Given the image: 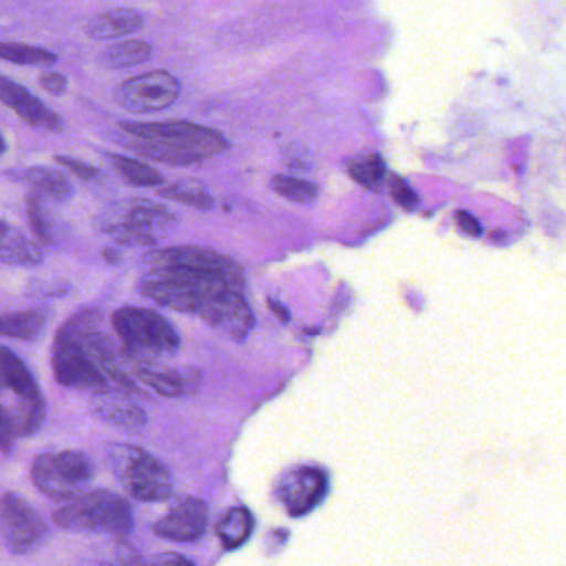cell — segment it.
Masks as SVG:
<instances>
[{"instance_id":"cell-1","label":"cell","mask_w":566,"mask_h":566,"mask_svg":"<svg viewBox=\"0 0 566 566\" xmlns=\"http://www.w3.org/2000/svg\"><path fill=\"white\" fill-rule=\"evenodd\" d=\"M142 264L138 290L154 303L197 314L234 340H243L253 327L243 270L231 258L207 248L174 247L147 254Z\"/></svg>"},{"instance_id":"cell-2","label":"cell","mask_w":566,"mask_h":566,"mask_svg":"<svg viewBox=\"0 0 566 566\" xmlns=\"http://www.w3.org/2000/svg\"><path fill=\"white\" fill-rule=\"evenodd\" d=\"M102 313L84 310L59 331L52 353V369L61 386L105 394L112 384L132 389L111 337L101 329Z\"/></svg>"},{"instance_id":"cell-3","label":"cell","mask_w":566,"mask_h":566,"mask_svg":"<svg viewBox=\"0 0 566 566\" xmlns=\"http://www.w3.org/2000/svg\"><path fill=\"white\" fill-rule=\"evenodd\" d=\"M122 144L127 150L171 167H190L227 150L220 132L190 122H124Z\"/></svg>"},{"instance_id":"cell-4","label":"cell","mask_w":566,"mask_h":566,"mask_svg":"<svg viewBox=\"0 0 566 566\" xmlns=\"http://www.w3.org/2000/svg\"><path fill=\"white\" fill-rule=\"evenodd\" d=\"M111 323L120 339L122 354L140 367H150L155 360L174 356L180 349V336L157 311L120 307L112 314Z\"/></svg>"},{"instance_id":"cell-5","label":"cell","mask_w":566,"mask_h":566,"mask_svg":"<svg viewBox=\"0 0 566 566\" xmlns=\"http://www.w3.org/2000/svg\"><path fill=\"white\" fill-rule=\"evenodd\" d=\"M177 214L147 198H128L111 205L97 220L98 230L125 247H155L158 237L174 230Z\"/></svg>"},{"instance_id":"cell-6","label":"cell","mask_w":566,"mask_h":566,"mask_svg":"<svg viewBox=\"0 0 566 566\" xmlns=\"http://www.w3.org/2000/svg\"><path fill=\"white\" fill-rule=\"evenodd\" d=\"M54 522L69 532L98 533L118 538L127 536L134 528L130 503L108 490L82 493L54 513Z\"/></svg>"},{"instance_id":"cell-7","label":"cell","mask_w":566,"mask_h":566,"mask_svg":"<svg viewBox=\"0 0 566 566\" xmlns=\"http://www.w3.org/2000/svg\"><path fill=\"white\" fill-rule=\"evenodd\" d=\"M112 470L125 492L137 502H161L171 495L170 470L147 450L128 443H114L108 450Z\"/></svg>"},{"instance_id":"cell-8","label":"cell","mask_w":566,"mask_h":566,"mask_svg":"<svg viewBox=\"0 0 566 566\" xmlns=\"http://www.w3.org/2000/svg\"><path fill=\"white\" fill-rule=\"evenodd\" d=\"M94 465L85 453L67 450L44 453L32 463V482L45 495L54 500L77 499L94 479Z\"/></svg>"},{"instance_id":"cell-9","label":"cell","mask_w":566,"mask_h":566,"mask_svg":"<svg viewBox=\"0 0 566 566\" xmlns=\"http://www.w3.org/2000/svg\"><path fill=\"white\" fill-rule=\"evenodd\" d=\"M181 84L170 72L154 71L128 78L118 87L117 102L135 115L168 111L180 98Z\"/></svg>"},{"instance_id":"cell-10","label":"cell","mask_w":566,"mask_h":566,"mask_svg":"<svg viewBox=\"0 0 566 566\" xmlns=\"http://www.w3.org/2000/svg\"><path fill=\"white\" fill-rule=\"evenodd\" d=\"M0 532L14 553H29L45 538L48 525L39 513L15 493L0 495Z\"/></svg>"},{"instance_id":"cell-11","label":"cell","mask_w":566,"mask_h":566,"mask_svg":"<svg viewBox=\"0 0 566 566\" xmlns=\"http://www.w3.org/2000/svg\"><path fill=\"white\" fill-rule=\"evenodd\" d=\"M326 493V476L313 467L291 470L277 485V496L291 515H304L317 505Z\"/></svg>"},{"instance_id":"cell-12","label":"cell","mask_w":566,"mask_h":566,"mask_svg":"<svg viewBox=\"0 0 566 566\" xmlns=\"http://www.w3.org/2000/svg\"><path fill=\"white\" fill-rule=\"evenodd\" d=\"M208 525V506L203 500L188 496L154 525V532L171 542H195Z\"/></svg>"},{"instance_id":"cell-13","label":"cell","mask_w":566,"mask_h":566,"mask_svg":"<svg viewBox=\"0 0 566 566\" xmlns=\"http://www.w3.org/2000/svg\"><path fill=\"white\" fill-rule=\"evenodd\" d=\"M0 102L8 105L32 127L44 128L52 134H59L64 128L62 118L52 112L44 102L39 101L28 88L4 75H0Z\"/></svg>"},{"instance_id":"cell-14","label":"cell","mask_w":566,"mask_h":566,"mask_svg":"<svg viewBox=\"0 0 566 566\" xmlns=\"http://www.w3.org/2000/svg\"><path fill=\"white\" fill-rule=\"evenodd\" d=\"M0 382L21 399L19 409H45L44 397L31 370L6 346H0Z\"/></svg>"},{"instance_id":"cell-15","label":"cell","mask_w":566,"mask_h":566,"mask_svg":"<svg viewBox=\"0 0 566 566\" xmlns=\"http://www.w3.org/2000/svg\"><path fill=\"white\" fill-rule=\"evenodd\" d=\"M145 19L135 9H111L94 15L85 25L88 38L95 41H112L134 34L144 28Z\"/></svg>"},{"instance_id":"cell-16","label":"cell","mask_w":566,"mask_h":566,"mask_svg":"<svg viewBox=\"0 0 566 566\" xmlns=\"http://www.w3.org/2000/svg\"><path fill=\"white\" fill-rule=\"evenodd\" d=\"M137 377L151 390L164 397H181L195 392L200 384V374L193 369H154L138 367Z\"/></svg>"},{"instance_id":"cell-17","label":"cell","mask_w":566,"mask_h":566,"mask_svg":"<svg viewBox=\"0 0 566 566\" xmlns=\"http://www.w3.org/2000/svg\"><path fill=\"white\" fill-rule=\"evenodd\" d=\"M44 261L41 248L18 227L0 220V263L11 266H38Z\"/></svg>"},{"instance_id":"cell-18","label":"cell","mask_w":566,"mask_h":566,"mask_svg":"<svg viewBox=\"0 0 566 566\" xmlns=\"http://www.w3.org/2000/svg\"><path fill=\"white\" fill-rule=\"evenodd\" d=\"M45 310L15 311L0 314V336L19 340H35L48 323Z\"/></svg>"},{"instance_id":"cell-19","label":"cell","mask_w":566,"mask_h":566,"mask_svg":"<svg viewBox=\"0 0 566 566\" xmlns=\"http://www.w3.org/2000/svg\"><path fill=\"white\" fill-rule=\"evenodd\" d=\"M25 181L32 188V193L39 195L48 201H65L74 195L69 178L59 174L54 168L34 167L24 174Z\"/></svg>"},{"instance_id":"cell-20","label":"cell","mask_w":566,"mask_h":566,"mask_svg":"<svg viewBox=\"0 0 566 566\" xmlns=\"http://www.w3.org/2000/svg\"><path fill=\"white\" fill-rule=\"evenodd\" d=\"M95 412L111 426L132 430V432L144 430L148 422L147 413L140 407L124 399L102 400L95 407Z\"/></svg>"},{"instance_id":"cell-21","label":"cell","mask_w":566,"mask_h":566,"mask_svg":"<svg viewBox=\"0 0 566 566\" xmlns=\"http://www.w3.org/2000/svg\"><path fill=\"white\" fill-rule=\"evenodd\" d=\"M151 59V45L145 41H125L102 51L98 62L107 69H128Z\"/></svg>"},{"instance_id":"cell-22","label":"cell","mask_w":566,"mask_h":566,"mask_svg":"<svg viewBox=\"0 0 566 566\" xmlns=\"http://www.w3.org/2000/svg\"><path fill=\"white\" fill-rule=\"evenodd\" d=\"M108 158L122 180L127 181L132 187L154 188L165 184L164 175L144 161L115 154L108 155Z\"/></svg>"},{"instance_id":"cell-23","label":"cell","mask_w":566,"mask_h":566,"mask_svg":"<svg viewBox=\"0 0 566 566\" xmlns=\"http://www.w3.org/2000/svg\"><path fill=\"white\" fill-rule=\"evenodd\" d=\"M253 515L247 509H231L218 523V536L224 548H238L253 532Z\"/></svg>"},{"instance_id":"cell-24","label":"cell","mask_w":566,"mask_h":566,"mask_svg":"<svg viewBox=\"0 0 566 566\" xmlns=\"http://www.w3.org/2000/svg\"><path fill=\"white\" fill-rule=\"evenodd\" d=\"M158 195L161 198H167V200L198 208V210H211L213 208V198L208 193L205 185L197 180L177 181V184L160 188Z\"/></svg>"},{"instance_id":"cell-25","label":"cell","mask_w":566,"mask_h":566,"mask_svg":"<svg viewBox=\"0 0 566 566\" xmlns=\"http://www.w3.org/2000/svg\"><path fill=\"white\" fill-rule=\"evenodd\" d=\"M28 217L32 231L38 234L39 240L45 244H54L55 238H57V227H55V218L52 217L51 208L48 207V200L31 191L28 197Z\"/></svg>"},{"instance_id":"cell-26","label":"cell","mask_w":566,"mask_h":566,"mask_svg":"<svg viewBox=\"0 0 566 566\" xmlns=\"http://www.w3.org/2000/svg\"><path fill=\"white\" fill-rule=\"evenodd\" d=\"M0 61L18 65H54L59 57L48 49L0 42Z\"/></svg>"},{"instance_id":"cell-27","label":"cell","mask_w":566,"mask_h":566,"mask_svg":"<svg viewBox=\"0 0 566 566\" xmlns=\"http://www.w3.org/2000/svg\"><path fill=\"white\" fill-rule=\"evenodd\" d=\"M347 171L356 184L366 188H376L382 184L384 177H386V165L379 155H363V157L349 161Z\"/></svg>"},{"instance_id":"cell-28","label":"cell","mask_w":566,"mask_h":566,"mask_svg":"<svg viewBox=\"0 0 566 566\" xmlns=\"http://www.w3.org/2000/svg\"><path fill=\"white\" fill-rule=\"evenodd\" d=\"M271 188L280 197L293 201V203L307 205L313 203L317 198V187L311 181L301 180V178L274 177L271 181Z\"/></svg>"},{"instance_id":"cell-29","label":"cell","mask_w":566,"mask_h":566,"mask_svg":"<svg viewBox=\"0 0 566 566\" xmlns=\"http://www.w3.org/2000/svg\"><path fill=\"white\" fill-rule=\"evenodd\" d=\"M387 190H389L390 198L402 210L413 211L419 207V197H417L416 191L397 175H390L389 180H387Z\"/></svg>"},{"instance_id":"cell-30","label":"cell","mask_w":566,"mask_h":566,"mask_svg":"<svg viewBox=\"0 0 566 566\" xmlns=\"http://www.w3.org/2000/svg\"><path fill=\"white\" fill-rule=\"evenodd\" d=\"M55 161L62 165V167L67 168L75 177L82 178V180H95L101 175V170L95 168L94 165L85 164V161L77 160V158L59 155V157H55Z\"/></svg>"},{"instance_id":"cell-31","label":"cell","mask_w":566,"mask_h":566,"mask_svg":"<svg viewBox=\"0 0 566 566\" xmlns=\"http://www.w3.org/2000/svg\"><path fill=\"white\" fill-rule=\"evenodd\" d=\"M18 433H15L14 417L0 407V452L8 453L12 449V443Z\"/></svg>"},{"instance_id":"cell-32","label":"cell","mask_w":566,"mask_h":566,"mask_svg":"<svg viewBox=\"0 0 566 566\" xmlns=\"http://www.w3.org/2000/svg\"><path fill=\"white\" fill-rule=\"evenodd\" d=\"M41 81L42 88L49 94L52 95H64L67 92L69 82L67 78L62 74H57V72H45L39 77Z\"/></svg>"},{"instance_id":"cell-33","label":"cell","mask_w":566,"mask_h":566,"mask_svg":"<svg viewBox=\"0 0 566 566\" xmlns=\"http://www.w3.org/2000/svg\"><path fill=\"white\" fill-rule=\"evenodd\" d=\"M142 566H195L193 562L178 555V553H161V555L154 556Z\"/></svg>"},{"instance_id":"cell-34","label":"cell","mask_w":566,"mask_h":566,"mask_svg":"<svg viewBox=\"0 0 566 566\" xmlns=\"http://www.w3.org/2000/svg\"><path fill=\"white\" fill-rule=\"evenodd\" d=\"M455 221L460 230L469 237L479 238L482 234V227H480L479 221L467 211H457Z\"/></svg>"},{"instance_id":"cell-35","label":"cell","mask_w":566,"mask_h":566,"mask_svg":"<svg viewBox=\"0 0 566 566\" xmlns=\"http://www.w3.org/2000/svg\"><path fill=\"white\" fill-rule=\"evenodd\" d=\"M8 151V142H6L4 135L0 134V157Z\"/></svg>"},{"instance_id":"cell-36","label":"cell","mask_w":566,"mask_h":566,"mask_svg":"<svg viewBox=\"0 0 566 566\" xmlns=\"http://www.w3.org/2000/svg\"><path fill=\"white\" fill-rule=\"evenodd\" d=\"M104 566H142V563H130V562H127V559H124V562L118 563V565H104Z\"/></svg>"},{"instance_id":"cell-37","label":"cell","mask_w":566,"mask_h":566,"mask_svg":"<svg viewBox=\"0 0 566 566\" xmlns=\"http://www.w3.org/2000/svg\"><path fill=\"white\" fill-rule=\"evenodd\" d=\"M0 387H2V382H0Z\"/></svg>"}]
</instances>
